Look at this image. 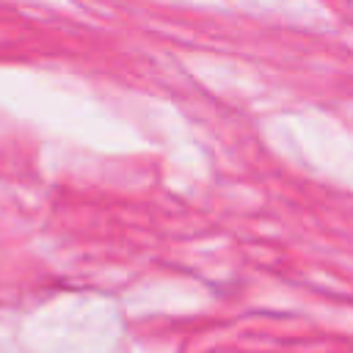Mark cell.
I'll return each instance as SVG.
<instances>
[]
</instances>
